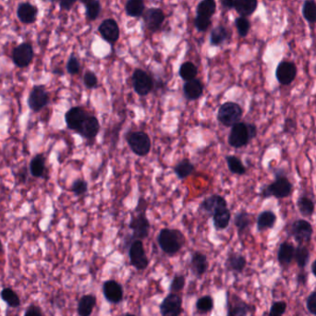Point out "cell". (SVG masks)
I'll use <instances>...</instances> for the list:
<instances>
[{
    "instance_id": "cell-1",
    "label": "cell",
    "mask_w": 316,
    "mask_h": 316,
    "mask_svg": "<svg viewBox=\"0 0 316 316\" xmlns=\"http://www.w3.org/2000/svg\"><path fill=\"white\" fill-rule=\"evenodd\" d=\"M157 241L164 253L174 255L185 244V237L179 229H163L157 237Z\"/></svg>"
},
{
    "instance_id": "cell-2",
    "label": "cell",
    "mask_w": 316,
    "mask_h": 316,
    "mask_svg": "<svg viewBox=\"0 0 316 316\" xmlns=\"http://www.w3.org/2000/svg\"><path fill=\"white\" fill-rule=\"evenodd\" d=\"M292 184L286 176L277 174L275 181L264 187L261 195L263 198L275 197L277 199L287 198L291 193Z\"/></svg>"
},
{
    "instance_id": "cell-3",
    "label": "cell",
    "mask_w": 316,
    "mask_h": 316,
    "mask_svg": "<svg viewBox=\"0 0 316 316\" xmlns=\"http://www.w3.org/2000/svg\"><path fill=\"white\" fill-rule=\"evenodd\" d=\"M242 114V108L237 103H224L219 107L217 120L225 127L231 128L240 122Z\"/></svg>"
},
{
    "instance_id": "cell-4",
    "label": "cell",
    "mask_w": 316,
    "mask_h": 316,
    "mask_svg": "<svg viewBox=\"0 0 316 316\" xmlns=\"http://www.w3.org/2000/svg\"><path fill=\"white\" fill-rule=\"evenodd\" d=\"M126 141L137 156H145L151 151V139L144 132H130L126 136Z\"/></svg>"
},
{
    "instance_id": "cell-5",
    "label": "cell",
    "mask_w": 316,
    "mask_h": 316,
    "mask_svg": "<svg viewBox=\"0 0 316 316\" xmlns=\"http://www.w3.org/2000/svg\"><path fill=\"white\" fill-rule=\"evenodd\" d=\"M50 102L49 93L44 85H34L31 90L27 100L30 109L34 112L42 111Z\"/></svg>"
},
{
    "instance_id": "cell-6",
    "label": "cell",
    "mask_w": 316,
    "mask_h": 316,
    "mask_svg": "<svg viewBox=\"0 0 316 316\" xmlns=\"http://www.w3.org/2000/svg\"><path fill=\"white\" fill-rule=\"evenodd\" d=\"M146 212H139L136 215L132 216L130 223L129 229L132 231V238L135 240L144 239L149 236L151 225L148 218L146 217Z\"/></svg>"
},
{
    "instance_id": "cell-7",
    "label": "cell",
    "mask_w": 316,
    "mask_h": 316,
    "mask_svg": "<svg viewBox=\"0 0 316 316\" xmlns=\"http://www.w3.org/2000/svg\"><path fill=\"white\" fill-rule=\"evenodd\" d=\"M34 48L30 43H22L12 50L11 59L18 68H27L34 59Z\"/></svg>"
},
{
    "instance_id": "cell-8",
    "label": "cell",
    "mask_w": 316,
    "mask_h": 316,
    "mask_svg": "<svg viewBox=\"0 0 316 316\" xmlns=\"http://www.w3.org/2000/svg\"><path fill=\"white\" fill-rule=\"evenodd\" d=\"M132 81L134 91L141 96L149 94L154 89V82L151 76L140 68H137L133 72Z\"/></svg>"
},
{
    "instance_id": "cell-9",
    "label": "cell",
    "mask_w": 316,
    "mask_h": 316,
    "mask_svg": "<svg viewBox=\"0 0 316 316\" xmlns=\"http://www.w3.org/2000/svg\"><path fill=\"white\" fill-rule=\"evenodd\" d=\"M313 229L311 223L305 219H299L293 222L290 228V234L299 245L310 242Z\"/></svg>"
},
{
    "instance_id": "cell-10",
    "label": "cell",
    "mask_w": 316,
    "mask_h": 316,
    "mask_svg": "<svg viewBox=\"0 0 316 316\" xmlns=\"http://www.w3.org/2000/svg\"><path fill=\"white\" fill-rule=\"evenodd\" d=\"M251 138L249 135L247 123L239 122L238 124L231 127V130L229 134V144L234 148H241L247 145Z\"/></svg>"
},
{
    "instance_id": "cell-11",
    "label": "cell",
    "mask_w": 316,
    "mask_h": 316,
    "mask_svg": "<svg viewBox=\"0 0 316 316\" xmlns=\"http://www.w3.org/2000/svg\"><path fill=\"white\" fill-rule=\"evenodd\" d=\"M129 256L131 263L138 270H144L149 264L143 244L139 239L132 242L129 251Z\"/></svg>"
},
{
    "instance_id": "cell-12",
    "label": "cell",
    "mask_w": 316,
    "mask_h": 316,
    "mask_svg": "<svg viewBox=\"0 0 316 316\" xmlns=\"http://www.w3.org/2000/svg\"><path fill=\"white\" fill-rule=\"evenodd\" d=\"M162 316H180L182 312V299L177 293L168 294L161 303Z\"/></svg>"
},
{
    "instance_id": "cell-13",
    "label": "cell",
    "mask_w": 316,
    "mask_h": 316,
    "mask_svg": "<svg viewBox=\"0 0 316 316\" xmlns=\"http://www.w3.org/2000/svg\"><path fill=\"white\" fill-rule=\"evenodd\" d=\"M228 207V203L224 197L218 195H210L200 204L199 212L207 215H214L217 211Z\"/></svg>"
},
{
    "instance_id": "cell-14",
    "label": "cell",
    "mask_w": 316,
    "mask_h": 316,
    "mask_svg": "<svg viewBox=\"0 0 316 316\" xmlns=\"http://www.w3.org/2000/svg\"><path fill=\"white\" fill-rule=\"evenodd\" d=\"M89 115L90 114L85 109H83V107H74L69 108L65 114V121L68 130L75 132H78L80 127Z\"/></svg>"
},
{
    "instance_id": "cell-15",
    "label": "cell",
    "mask_w": 316,
    "mask_h": 316,
    "mask_svg": "<svg viewBox=\"0 0 316 316\" xmlns=\"http://www.w3.org/2000/svg\"><path fill=\"white\" fill-rule=\"evenodd\" d=\"M297 75L296 65L288 61L278 64L276 70L277 82L282 85H288L295 80Z\"/></svg>"
},
{
    "instance_id": "cell-16",
    "label": "cell",
    "mask_w": 316,
    "mask_h": 316,
    "mask_svg": "<svg viewBox=\"0 0 316 316\" xmlns=\"http://www.w3.org/2000/svg\"><path fill=\"white\" fill-rule=\"evenodd\" d=\"M99 131H100V123L98 121V118L94 116L89 115L80 127L77 133L86 140H93L98 136Z\"/></svg>"
},
{
    "instance_id": "cell-17",
    "label": "cell",
    "mask_w": 316,
    "mask_h": 316,
    "mask_svg": "<svg viewBox=\"0 0 316 316\" xmlns=\"http://www.w3.org/2000/svg\"><path fill=\"white\" fill-rule=\"evenodd\" d=\"M104 296L111 303H119L123 300V287L115 280H108L103 286Z\"/></svg>"
},
{
    "instance_id": "cell-18",
    "label": "cell",
    "mask_w": 316,
    "mask_h": 316,
    "mask_svg": "<svg viewBox=\"0 0 316 316\" xmlns=\"http://www.w3.org/2000/svg\"><path fill=\"white\" fill-rule=\"evenodd\" d=\"M99 33L102 35L103 38L109 42L115 43L119 37V28L116 20L112 19L104 20L99 26Z\"/></svg>"
},
{
    "instance_id": "cell-19",
    "label": "cell",
    "mask_w": 316,
    "mask_h": 316,
    "mask_svg": "<svg viewBox=\"0 0 316 316\" xmlns=\"http://www.w3.org/2000/svg\"><path fill=\"white\" fill-rule=\"evenodd\" d=\"M144 23L147 29L152 32H156L160 29L161 25H163L165 20L164 12L159 9H150L147 10L143 16Z\"/></svg>"
},
{
    "instance_id": "cell-20",
    "label": "cell",
    "mask_w": 316,
    "mask_h": 316,
    "mask_svg": "<svg viewBox=\"0 0 316 316\" xmlns=\"http://www.w3.org/2000/svg\"><path fill=\"white\" fill-rule=\"evenodd\" d=\"M38 10L35 6L32 5L29 2L20 3L18 10H17V16L19 20L25 25H32L35 22L37 19Z\"/></svg>"
},
{
    "instance_id": "cell-21",
    "label": "cell",
    "mask_w": 316,
    "mask_h": 316,
    "mask_svg": "<svg viewBox=\"0 0 316 316\" xmlns=\"http://www.w3.org/2000/svg\"><path fill=\"white\" fill-rule=\"evenodd\" d=\"M183 92L185 98L188 100H197L204 93V85L201 81L195 79L189 82H186L183 85Z\"/></svg>"
},
{
    "instance_id": "cell-22",
    "label": "cell",
    "mask_w": 316,
    "mask_h": 316,
    "mask_svg": "<svg viewBox=\"0 0 316 316\" xmlns=\"http://www.w3.org/2000/svg\"><path fill=\"white\" fill-rule=\"evenodd\" d=\"M294 253H295V247L292 244L287 241L280 244L277 252L278 263H280V265L283 268H287L294 259Z\"/></svg>"
},
{
    "instance_id": "cell-23",
    "label": "cell",
    "mask_w": 316,
    "mask_h": 316,
    "mask_svg": "<svg viewBox=\"0 0 316 316\" xmlns=\"http://www.w3.org/2000/svg\"><path fill=\"white\" fill-rule=\"evenodd\" d=\"M190 266L195 276L200 277L204 275L208 269V261L204 253L196 252L191 256Z\"/></svg>"
},
{
    "instance_id": "cell-24",
    "label": "cell",
    "mask_w": 316,
    "mask_h": 316,
    "mask_svg": "<svg viewBox=\"0 0 316 316\" xmlns=\"http://www.w3.org/2000/svg\"><path fill=\"white\" fill-rule=\"evenodd\" d=\"M30 173L34 178H44L46 165H45V157L43 154H38L34 156L30 162Z\"/></svg>"
},
{
    "instance_id": "cell-25",
    "label": "cell",
    "mask_w": 316,
    "mask_h": 316,
    "mask_svg": "<svg viewBox=\"0 0 316 316\" xmlns=\"http://www.w3.org/2000/svg\"><path fill=\"white\" fill-rule=\"evenodd\" d=\"M96 305V298L92 294H88L81 298L79 301L78 314L80 316H90L92 314L93 308Z\"/></svg>"
},
{
    "instance_id": "cell-26",
    "label": "cell",
    "mask_w": 316,
    "mask_h": 316,
    "mask_svg": "<svg viewBox=\"0 0 316 316\" xmlns=\"http://www.w3.org/2000/svg\"><path fill=\"white\" fill-rule=\"evenodd\" d=\"M277 222V215L272 211H263L258 215V231L263 232L264 230L273 229Z\"/></svg>"
},
{
    "instance_id": "cell-27",
    "label": "cell",
    "mask_w": 316,
    "mask_h": 316,
    "mask_svg": "<svg viewBox=\"0 0 316 316\" xmlns=\"http://www.w3.org/2000/svg\"><path fill=\"white\" fill-rule=\"evenodd\" d=\"M212 217H213L214 229L216 230H223L229 227V222L231 219V214H230L229 208L226 207V208H222L217 211Z\"/></svg>"
},
{
    "instance_id": "cell-28",
    "label": "cell",
    "mask_w": 316,
    "mask_h": 316,
    "mask_svg": "<svg viewBox=\"0 0 316 316\" xmlns=\"http://www.w3.org/2000/svg\"><path fill=\"white\" fill-rule=\"evenodd\" d=\"M247 264L246 258L239 253H231L226 262V266L230 271L240 273L244 271V268Z\"/></svg>"
},
{
    "instance_id": "cell-29",
    "label": "cell",
    "mask_w": 316,
    "mask_h": 316,
    "mask_svg": "<svg viewBox=\"0 0 316 316\" xmlns=\"http://www.w3.org/2000/svg\"><path fill=\"white\" fill-rule=\"evenodd\" d=\"M257 0H235L234 8L242 17L251 16L257 9Z\"/></svg>"
},
{
    "instance_id": "cell-30",
    "label": "cell",
    "mask_w": 316,
    "mask_h": 316,
    "mask_svg": "<svg viewBox=\"0 0 316 316\" xmlns=\"http://www.w3.org/2000/svg\"><path fill=\"white\" fill-rule=\"evenodd\" d=\"M174 172L180 180H185L195 171V166L189 159H183L174 166Z\"/></svg>"
},
{
    "instance_id": "cell-31",
    "label": "cell",
    "mask_w": 316,
    "mask_h": 316,
    "mask_svg": "<svg viewBox=\"0 0 316 316\" xmlns=\"http://www.w3.org/2000/svg\"><path fill=\"white\" fill-rule=\"evenodd\" d=\"M297 206H298V209L300 211L301 214L304 217L311 216L313 212H314V204H313L312 200L308 198V197H305V196H301L298 199Z\"/></svg>"
},
{
    "instance_id": "cell-32",
    "label": "cell",
    "mask_w": 316,
    "mask_h": 316,
    "mask_svg": "<svg viewBox=\"0 0 316 316\" xmlns=\"http://www.w3.org/2000/svg\"><path fill=\"white\" fill-rule=\"evenodd\" d=\"M1 299L7 303V305L11 308H18L20 306V297L10 287H5L1 291Z\"/></svg>"
},
{
    "instance_id": "cell-33",
    "label": "cell",
    "mask_w": 316,
    "mask_h": 316,
    "mask_svg": "<svg viewBox=\"0 0 316 316\" xmlns=\"http://www.w3.org/2000/svg\"><path fill=\"white\" fill-rule=\"evenodd\" d=\"M226 161L229 166V169L232 174L242 176L246 173V167L241 160L235 156H226Z\"/></svg>"
},
{
    "instance_id": "cell-34",
    "label": "cell",
    "mask_w": 316,
    "mask_h": 316,
    "mask_svg": "<svg viewBox=\"0 0 316 316\" xmlns=\"http://www.w3.org/2000/svg\"><path fill=\"white\" fill-rule=\"evenodd\" d=\"M252 223V218H251V214L242 211L240 213L236 214L235 218H234V224L236 226V228L238 229V232L239 235L244 233L246 229H248L250 225Z\"/></svg>"
},
{
    "instance_id": "cell-35",
    "label": "cell",
    "mask_w": 316,
    "mask_h": 316,
    "mask_svg": "<svg viewBox=\"0 0 316 316\" xmlns=\"http://www.w3.org/2000/svg\"><path fill=\"white\" fill-rule=\"evenodd\" d=\"M179 73L182 80L189 82V81L196 79L197 74H198V69L192 62H185L180 66Z\"/></svg>"
},
{
    "instance_id": "cell-36",
    "label": "cell",
    "mask_w": 316,
    "mask_h": 316,
    "mask_svg": "<svg viewBox=\"0 0 316 316\" xmlns=\"http://www.w3.org/2000/svg\"><path fill=\"white\" fill-rule=\"evenodd\" d=\"M215 11V1L214 0H203L197 7V16L209 18L214 15Z\"/></svg>"
},
{
    "instance_id": "cell-37",
    "label": "cell",
    "mask_w": 316,
    "mask_h": 316,
    "mask_svg": "<svg viewBox=\"0 0 316 316\" xmlns=\"http://www.w3.org/2000/svg\"><path fill=\"white\" fill-rule=\"evenodd\" d=\"M294 259L296 261L298 266L300 268H305L310 259V252L304 245H299L295 248Z\"/></svg>"
},
{
    "instance_id": "cell-38",
    "label": "cell",
    "mask_w": 316,
    "mask_h": 316,
    "mask_svg": "<svg viewBox=\"0 0 316 316\" xmlns=\"http://www.w3.org/2000/svg\"><path fill=\"white\" fill-rule=\"evenodd\" d=\"M229 304L228 316H248L250 307L245 302L238 299V302H230Z\"/></svg>"
},
{
    "instance_id": "cell-39",
    "label": "cell",
    "mask_w": 316,
    "mask_h": 316,
    "mask_svg": "<svg viewBox=\"0 0 316 316\" xmlns=\"http://www.w3.org/2000/svg\"><path fill=\"white\" fill-rule=\"evenodd\" d=\"M144 3L142 0H129L126 4L127 14L131 17H140L143 14Z\"/></svg>"
},
{
    "instance_id": "cell-40",
    "label": "cell",
    "mask_w": 316,
    "mask_h": 316,
    "mask_svg": "<svg viewBox=\"0 0 316 316\" xmlns=\"http://www.w3.org/2000/svg\"><path fill=\"white\" fill-rule=\"evenodd\" d=\"M302 15L304 19L311 22H316V3L313 0H306L302 7Z\"/></svg>"
},
{
    "instance_id": "cell-41",
    "label": "cell",
    "mask_w": 316,
    "mask_h": 316,
    "mask_svg": "<svg viewBox=\"0 0 316 316\" xmlns=\"http://www.w3.org/2000/svg\"><path fill=\"white\" fill-rule=\"evenodd\" d=\"M228 38V32L223 26L215 27L211 34V44L213 45H220Z\"/></svg>"
},
{
    "instance_id": "cell-42",
    "label": "cell",
    "mask_w": 316,
    "mask_h": 316,
    "mask_svg": "<svg viewBox=\"0 0 316 316\" xmlns=\"http://www.w3.org/2000/svg\"><path fill=\"white\" fill-rule=\"evenodd\" d=\"M196 308L201 313H207L212 311L214 308V300L210 296H204L200 298L196 302Z\"/></svg>"
},
{
    "instance_id": "cell-43",
    "label": "cell",
    "mask_w": 316,
    "mask_h": 316,
    "mask_svg": "<svg viewBox=\"0 0 316 316\" xmlns=\"http://www.w3.org/2000/svg\"><path fill=\"white\" fill-rule=\"evenodd\" d=\"M70 190L76 196L85 195L88 190V183L85 180H82V179L74 180Z\"/></svg>"
},
{
    "instance_id": "cell-44",
    "label": "cell",
    "mask_w": 316,
    "mask_h": 316,
    "mask_svg": "<svg viewBox=\"0 0 316 316\" xmlns=\"http://www.w3.org/2000/svg\"><path fill=\"white\" fill-rule=\"evenodd\" d=\"M100 10H101V5L98 0H93L91 3L86 5V13L90 20H95L99 16Z\"/></svg>"
},
{
    "instance_id": "cell-45",
    "label": "cell",
    "mask_w": 316,
    "mask_h": 316,
    "mask_svg": "<svg viewBox=\"0 0 316 316\" xmlns=\"http://www.w3.org/2000/svg\"><path fill=\"white\" fill-rule=\"evenodd\" d=\"M235 25L238 30V33L241 37H245L248 34L250 31V22L245 17H239L238 19H236Z\"/></svg>"
},
{
    "instance_id": "cell-46",
    "label": "cell",
    "mask_w": 316,
    "mask_h": 316,
    "mask_svg": "<svg viewBox=\"0 0 316 316\" xmlns=\"http://www.w3.org/2000/svg\"><path fill=\"white\" fill-rule=\"evenodd\" d=\"M80 70H81V64L79 59L74 55H71L67 62V71L70 75H77Z\"/></svg>"
},
{
    "instance_id": "cell-47",
    "label": "cell",
    "mask_w": 316,
    "mask_h": 316,
    "mask_svg": "<svg viewBox=\"0 0 316 316\" xmlns=\"http://www.w3.org/2000/svg\"><path fill=\"white\" fill-rule=\"evenodd\" d=\"M287 303L283 301L274 302L269 311V316H283L286 312Z\"/></svg>"
},
{
    "instance_id": "cell-48",
    "label": "cell",
    "mask_w": 316,
    "mask_h": 316,
    "mask_svg": "<svg viewBox=\"0 0 316 316\" xmlns=\"http://www.w3.org/2000/svg\"><path fill=\"white\" fill-rule=\"evenodd\" d=\"M83 83L88 89H94L98 86V79L92 71H86L83 76Z\"/></svg>"
},
{
    "instance_id": "cell-49",
    "label": "cell",
    "mask_w": 316,
    "mask_h": 316,
    "mask_svg": "<svg viewBox=\"0 0 316 316\" xmlns=\"http://www.w3.org/2000/svg\"><path fill=\"white\" fill-rule=\"evenodd\" d=\"M185 286V277L183 276H176L171 285V291L177 293L183 289Z\"/></svg>"
},
{
    "instance_id": "cell-50",
    "label": "cell",
    "mask_w": 316,
    "mask_h": 316,
    "mask_svg": "<svg viewBox=\"0 0 316 316\" xmlns=\"http://www.w3.org/2000/svg\"><path fill=\"white\" fill-rule=\"evenodd\" d=\"M195 23L196 28L199 30L200 32H205V31H207L210 25H211V19L197 16L196 19H195Z\"/></svg>"
},
{
    "instance_id": "cell-51",
    "label": "cell",
    "mask_w": 316,
    "mask_h": 316,
    "mask_svg": "<svg viewBox=\"0 0 316 316\" xmlns=\"http://www.w3.org/2000/svg\"><path fill=\"white\" fill-rule=\"evenodd\" d=\"M306 306L309 312L316 316V291L311 292L307 298Z\"/></svg>"
},
{
    "instance_id": "cell-52",
    "label": "cell",
    "mask_w": 316,
    "mask_h": 316,
    "mask_svg": "<svg viewBox=\"0 0 316 316\" xmlns=\"http://www.w3.org/2000/svg\"><path fill=\"white\" fill-rule=\"evenodd\" d=\"M23 316H44L43 314V311L41 310L38 305H35V304H31L25 312V315Z\"/></svg>"
},
{
    "instance_id": "cell-53",
    "label": "cell",
    "mask_w": 316,
    "mask_h": 316,
    "mask_svg": "<svg viewBox=\"0 0 316 316\" xmlns=\"http://www.w3.org/2000/svg\"><path fill=\"white\" fill-rule=\"evenodd\" d=\"M59 1L62 10H69L76 3L77 0H59Z\"/></svg>"
},
{
    "instance_id": "cell-54",
    "label": "cell",
    "mask_w": 316,
    "mask_h": 316,
    "mask_svg": "<svg viewBox=\"0 0 316 316\" xmlns=\"http://www.w3.org/2000/svg\"><path fill=\"white\" fill-rule=\"evenodd\" d=\"M247 127H248L249 135H250L251 141H252L253 138H255L257 135V128L252 123H247Z\"/></svg>"
},
{
    "instance_id": "cell-55",
    "label": "cell",
    "mask_w": 316,
    "mask_h": 316,
    "mask_svg": "<svg viewBox=\"0 0 316 316\" xmlns=\"http://www.w3.org/2000/svg\"><path fill=\"white\" fill-rule=\"evenodd\" d=\"M221 4L227 10H231L235 5V0H221Z\"/></svg>"
},
{
    "instance_id": "cell-56",
    "label": "cell",
    "mask_w": 316,
    "mask_h": 316,
    "mask_svg": "<svg viewBox=\"0 0 316 316\" xmlns=\"http://www.w3.org/2000/svg\"><path fill=\"white\" fill-rule=\"evenodd\" d=\"M311 271H312V274L314 275V277H316V260L311 264Z\"/></svg>"
},
{
    "instance_id": "cell-57",
    "label": "cell",
    "mask_w": 316,
    "mask_h": 316,
    "mask_svg": "<svg viewBox=\"0 0 316 316\" xmlns=\"http://www.w3.org/2000/svg\"><path fill=\"white\" fill-rule=\"evenodd\" d=\"M80 1H81L82 3H83V4L87 5V4H89V3H91V2H92V1H93V0H80Z\"/></svg>"
},
{
    "instance_id": "cell-58",
    "label": "cell",
    "mask_w": 316,
    "mask_h": 316,
    "mask_svg": "<svg viewBox=\"0 0 316 316\" xmlns=\"http://www.w3.org/2000/svg\"><path fill=\"white\" fill-rule=\"evenodd\" d=\"M4 252V250H3V245H2V242H1V240H0V253H3Z\"/></svg>"
},
{
    "instance_id": "cell-59",
    "label": "cell",
    "mask_w": 316,
    "mask_h": 316,
    "mask_svg": "<svg viewBox=\"0 0 316 316\" xmlns=\"http://www.w3.org/2000/svg\"><path fill=\"white\" fill-rule=\"evenodd\" d=\"M44 1H46V0H44ZM48 1H51V2H56V1H59V0H48Z\"/></svg>"
},
{
    "instance_id": "cell-60",
    "label": "cell",
    "mask_w": 316,
    "mask_h": 316,
    "mask_svg": "<svg viewBox=\"0 0 316 316\" xmlns=\"http://www.w3.org/2000/svg\"><path fill=\"white\" fill-rule=\"evenodd\" d=\"M126 316H135V315H133V314H127Z\"/></svg>"
},
{
    "instance_id": "cell-61",
    "label": "cell",
    "mask_w": 316,
    "mask_h": 316,
    "mask_svg": "<svg viewBox=\"0 0 316 316\" xmlns=\"http://www.w3.org/2000/svg\"><path fill=\"white\" fill-rule=\"evenodd\" d=\"M315 71H316V67H315Z\"/></svg>"
}]
</instances>
